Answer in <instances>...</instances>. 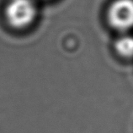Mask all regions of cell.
Listing matches in <instances>:
<instances>
[{
    "label": "cell",
    "instance_id": "obj_2",
    "mask_svg": "<svg viewBox=\"0 0 133 133\" xmlns=\"http://www.w3.org/2000/svg\"><path fill=\"white\" fill-rule=\"evenodd\" d=\"M108 20L112 27L127 31L133 27V0H116L108 11Z\"/></svg>",
    "mask_w": 133,
    "mask_h": 133
},
{
    "label": "cell",
    "instance_id": "obj_3",
    "mask_svg": "<svg viewBox=\"0 0 133 133\" xmlns=\"http://www.w3.org/2000/svg\"><path fill=\"white\" fill-rule=\"evenodd\" d=\"M115 49L118 54L125 58L133 56V37L124 36L116 41Z\"/></svg>",
    "mask_w": 133,
    "mask_h": 133
},
{
    "label": "cell",
    "instance_id": "obj_1",
    "mask_svg": "<svg viewBox=\"0 0 133 133\" xmlns=\"http://www.w3.org/2000/svg\"><path fill=\"white\" fill-rule=\"evenodd\" d=\"M37 15L34 0H10L5 8V17L10 26L22 29L31 25Z\"/></svg>",
    "mask_w": 133,
    "mask_h": 133
}]
</instances>
